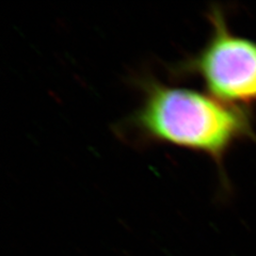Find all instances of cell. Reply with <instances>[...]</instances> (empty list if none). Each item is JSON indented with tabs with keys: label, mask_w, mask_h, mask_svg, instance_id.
I'll return each instance as SVG.
<instances>
[{
	"label": "cell",
	"mask_w": 256,
	"mask_h": 256,
	"mask_svg": "<svg viewBox=\"0 0 256 256\" xmlns=\"http://www.w3.org/2000/svg\"><path fill=\"white\" fill-rule=\"evenodd\" d=\"M141 86L143 98L128 126L143 142L205 154L222 170L232 146L242 140L256 141L248 109L154 79L143 80Z\"/></svg>",
	"instance_id": "6da1fadb"
},
{
	"label": "cell",
	"mask_w": 256,
	"mask_h": 256,
	"mask_svg": "<svg viewBox=\"0 0 256 256\" xmlns=\"http://www.w3.org/2000/svg\"><path fill=\"white\" fill-rule=\"evenodd\" d=\"M207 18L210 38L176 70L198 77L217 100L248 109L256 104V42L234 34L218 8H212Z\"/></svg>",
	"instance_id": "7a4b0ae2"
}]
</instances>
